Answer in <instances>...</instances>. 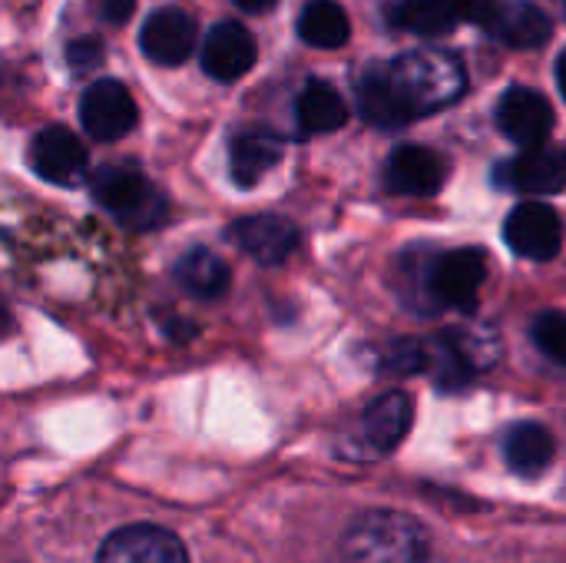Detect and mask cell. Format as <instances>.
<instances>
[{"label":"cell","mask_w":566,"mask_h":563,"mask_svg":"<svg viewBox=\"0 0 566 563\" xmlns=\"http://www.w3.org/2000/svg\"><path fill=\"white\" fill-rule=\"evenodd\" d=\"M464 90V70L454 56L418 50L391 63H375L358 80V110L368 123L395 129L421 113L448 106Z\"/></svg>","instance_id":"1"},{"label":"cell","mask_w":566,"mask_h":563,"mask_svg":"<svg viewBox=\"0 0 566 563\" xmlns=\"http://www.w3.org/2000/svg\"><path fill=\"white\" fill-rule=\"evenodd\" d=\"M424 528L398 511H368L342 534V563H428Z\"/></svg>","instance_id":"2"},{"label":"cell","mask_w":566,"mask_h":563,"mask_svg":"<svg viewBox=\"0 0 566 563\" xmlns=\"http://www.w3.org/2000/svg\"><path fill=\"white\" fill-rule=\"evenodd\" d=\"M90 192L106 212H113L129 229H153L163 222L166 202L159 189L133 166L113 163L96 169L90 179Z\"/></svg>","instance_id":"3"},{"label":"cell","mask_w":566,"mask_h":563,"mask_svg":"<svg viewBox=\"0 0 566 563\" xmlns=\"http://www.w3.org/2000/svg\"><path fill=\"white\" fill-rule=\"evenodd\" d=\"M139 119L136 100L133 93L116 83V80H99L90 83L83 100H80V123L86 129V136L99 139V143H113L123 139Z\"/></svg>","instance_id":"4"},{"label":"cell","mask_w":566,"mask_h":563,"mask_svg":"<svg viewBox=\"0 0 566 563\" xmlns=\"http://www.w3.org/2000/svg\"><path fill=\"white\" fill-rule=\"evenodd\" d=\"M96 563H189V554L172 531L156 524H129L103 541Z\"/></svg>","instance_id":"5"},{"label":"cell","mask_w":566,"mask_h":563,"mask_svg":"<svg viewBox=\"0 0 566 563\" xmlns=\"http://www.w3.org/2000/svg\"><path fill=\"white\" fill-rule=\"evenodd\" d=\"M504 239L507 246L521 256V259H554L564 246V226L560 216L544 206V202H521L517 209H511L507 222H504Z\"/></svg>","instance_id":"6"},{"label":"cell","mask_w":566,"mask_h":563,"mask_svg":"<svg viewBox=\"0 0 566 563\" xmlns=\"http://www.w3.org/2000/svg\"><path fill=\"white\" fill-rule=\"evenodd\" d=\"M86 146L66 126H46L30 143V166L40 179L56 186H76L86 176Z\"/></svg>","instance_id":"7"},{"label":"cell","mask_w":566,"mask_h":563,"mask_svg":"<svg viewBox=\"0 0 566 563\" xmlns=\"http://www.w3.org/2000/svg\"><path fill=\"white\" fill-rule=\"evenodd\" d=\"M497 183L521 192H541L554 196L566 186V149L554 143L527 146L517 159H507L497 169Z\"/></svg>","instance_id":"8"},{"label":"cell","mask_w":566,"mask_h":563,"mask_svg":"<svg viewBox=\"0 0 566 563\" xmlns=\"http://www.w3.org/2000/svg\"><path fill=\"white\" fill-rule=\"evenodd\" d=\"M488 279V256L481 249H454L438 259L431 272V295L451 309H474Z\"/></svg>","instance_id":"9"},{"label":"cell","mask_w":566,"mask_h":563,"mask_svg":"<svg viewBox=\"0 0 566 563\" xmlns=\"http://www.w3.org/2000/svg\"><path fill=\"white\" fill-rule=\"evenodd\" d=\"M255 56H259L255 37L239 20L216 23L202 43V70L219 83H232L245 76L255 66Z\"/></svg>","instance_id":"10"},{"label":"cell","mask_w":566,"mask_h":563,"mask_svg":"<svg viewBox=\"0 0 566 563\" xmlns=\"http://www.w3.org/2000/svg\"><path fill=\"white\" fill-rule=\"evenodd\" d=\"M497 126L507 139L521 146H537L547 143L554 129V110L544 93L531 86H511L497 103Z\"/></svg>","instance_id":"11"},{"label":"cell","mask_w":566,"mask_h":563,"mask_svg":"<svg viewBox=\"0 0 566 563\" xmlns=\"http://www.w3.org/2000/svg\"><path fill=\"white\" fill-rule=\"evenodd\" d=\"M448 183V163L428 146H398L385 166V186L398 196H438Z\"/></svg>","instance_id":"12"},{"label":"cell","mask_w":566,"mask_h":563,"mask_svg":"<svg viewBox=\"0 0 566 563\" xmlns=\"http://www.w3.org/2000/svg\"><path fill=\"white\" fill-rule=\"evenodd\" d=\"M139 46L153 63L179 66L196 46V20L182 7H163L143 23Z\"/></svg>","instance_id":"13"},{"label":"cell","mask_w":566,"mask_h":563,"mask_svg":"<svg viewBox=\"0 0 566 563\" xmlns=\"http://www.w3.org/2000/svg\"><path fill=\"white\" fill-rule=\"evenodd\" d=\"M232 239L262 265H279L285 262L295 246H298V229L275 212H262V216H245L232 226Z\"/></svg>","instance_id":"14"},{"label":"cell","mask_w":566,"mask_h":563,"mask_svg":"<svg viewBox=\"0 0 566 563\" xmlns=\"http://www.w3.org/2000/svg\"><path fill=\"white\" fill-rule=\"evenodd\" d=\"M411 415H415V408L405 392H388V395L375 398L361 418V445L371 455L395 451L411 428Z\"/></svg>","instance_id":"15"},{"label":"cell","mask_w":566,"mask_h":563,"mask_svg":"<svg viewBox=\"0 0 566 563\" xmlns=\"http://www.w3.org/2000/svg\"><path fill=\"white\" fill-rule=\"evenodd\" d=\"M491 33L517 50H534L551 40V17L531 0H504L491 20Z\"/></svg>","instance_id":"16"},{"label":"cell","mask_w":566,"mask_h":563,"mask_svg":"<svg viewBox=\"0 0 566 563\" xmlns=\"http://www.w3.org/2000/svg\"><path fill=\"white\" fill-rule=\"evenodd\" d=\"M282 159V143L272 133H239L229 146V163H232V179L239 186H255L265 173H272Z\"/></svg>","instance_id":"17"},{"label":"cell","mask_w":566,"mask_h":563,"mask_svg":"<svg viewBox=\"0 0 566 563\" xmlns=\"http://www.w3.org/2000/svg\"><path fill=\"white\" fill-rule=\"evenodd\" d=\"M172 275L196 299H219L229 289V282H232V272H229L226 259L216 256L212 249H189L176 262Z\"/></svg>","instance_id":"18"},{"label":"cell","mask_w":566,"mask_h":563,"mask_svg":"<svg viewBox=\"0 0 566 563\" xmlns=\"http://www.w3.org/2000/svg\"><path fill=\"white\" fill-rule=\"evenodd\" d=\"M295 116H298V126L305 133H332V129H342L348 123V106L342 100V93L322 80H312L302 93H298V103H295Z\"/></svg>","instance_id":"19"},{"label":"cell","mask_w":566,"mask_h":563,"mask_svg":"<svg viewBox=\"0 0 566 563\" xmlns=\"http://www.w3.org/2000/svg\"><path fill=\"white\" fill-rule=\"evenodd\" d=\"M554 435L537 421L514 425L504 438V458L517 475H541L554 461Z\"/></svg>","instance_id":"20"},{"label":"cell","mask_w":566,"mask_h":563,"mask_svg":"<svg viewBox=\"0 0 566 563\" xmlns=\"http://www.w3.org/2000/svg\"><path fill=\"white\" fill-rule=\"evenodd\" d=\"M298 37L318 50H338L352 37V20L335 0H312L298 17Z\"/></svg>","instance_id":"21"},{"label":"cell","mask_w":566,"mask_h":563,"mask_svg":"<svg viewBox=\"0 0 566 563\" xmlns=\"http://www.w3.org/2000/svg\"><path fill=\"white\" fill-rule=\"evenodd\" d=\"M458 0H401L391 10V23L421 37L448 33L458 23Z\"/></svg>","instance_id":"22"},{"label":"cell","mask_w":566,"mask_h":563,"mask_svg":"<svg viewBox=\"0 0 566 563\" xmlns=\"http://www.w3.org/2000/svg\"><path fill=\"white\" fill-rule=\"evenodd\" d=\"M471 358L464 352V345H458L454 338H441L438 342V352H434V378L441 388H461L471 382Z\"/></svg>","instance_id":"23"},{"label":"cell","mask_w":566,"mask_h":563,"mask_svg":"<svg viewBox=\"0 0 566 563\" xmlns=\"http://www.w3.org/2000/svg\"><path fill=\"white\" fill-rule=\"evenodd\" d=\"M534 342L547 358L566 365V312H544L534 322Z\"/></svg>","instance_id":"24"},{"label":"cell","mask_w":566,"mask_h":563,"mask_svg":"<svg viewBox=\"0 0 566 563\" xmlns=\"http://www.w3.org/2000/svg\"><path fill=\"white\" fill-rule=\"evenodd\" d=\"M385 372L391 375H411V372H421L428 365V352L421 342H395L385 358H381Z\"/></svg>","instance_id":"25"},{"label":"cell","mask_w":566,"mask_h":563,"mask_svg":"<svg viewBox=\"0 0 566 563\" xmlns=\"http://www.w3.org/2000/svg\"><path fill=\"white\" fill-rule=\"evenodd\" d=\"M66 60H70L73 70H93L103 60V46H99V40H90V37L73 40L66 46Z\"/></svg>","instance_id":"26"},{"label":"cell","mask_w":566,"mask_h":563,"mask_svg":"<svg viewBox=\"0 0 566 563\" xmlns=\"http://www.w3.org/2000/svg\"><path fill=\"white\" fill-rule=\"evenodd\" d=\"M497 7H501V0H458V17L481 23V27H491Z\"/></svg>","instance_id":"27"},{"label":"cell","mask_w":566,"mask_h":563,"mask_svg":"<svg viewBox=\"0 0 566 563\" xmlns=\"http://www.w3.org/2000/svg\"><path fill=\"white\" fill-rule=\"evenodd\" d=\"M136 10V0H96V13L106 23H126Z\"/></svg>","instance_id":"28"},{"label":"cell","mask_w":566,"mask_h":563,"mask_svg":"<svg viewBox=\"0 0 566 563\" xmlns=\"http://www.w3.org/2000/svg\"><path fill=\"white\" fill-rule=\"evenodd\" d=\"M7 335H13V315H10L7 302L0 299V342H3Z\"/></svg>","instance_id":"29"},{"label":"cell","mask_w":566,"mask_h":563,"mask_svg":"<svg viewBox=\"0 0 566 563\" xmlns=\"http://www.w3.org/2000/svg\"><path fill=\"white\" fill-rule=\"evenodd\" d=\"M242 10H249V13H262V10H272L275 7V0H235Z\"/></svg>","instance_id":"30"},{"label":"cell","mask_w":566,"mask_h":563,"mask_svg":"<svg viewBox=\"0 0 566 563\" xmlns=\"http://www.w3.org/2000/svg\"><path fill=\"white\" fill-rule=\"evenodd\" d=\"M557 83H560V93L566 96V50L560 53V60H557Z\"/></svg>","instance_id":"31"}]
</instances>
